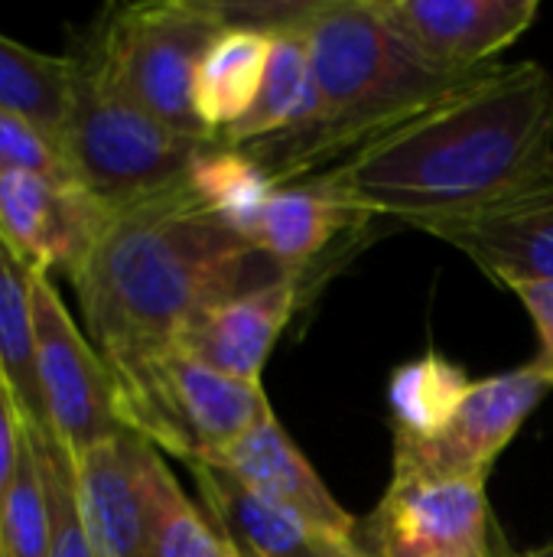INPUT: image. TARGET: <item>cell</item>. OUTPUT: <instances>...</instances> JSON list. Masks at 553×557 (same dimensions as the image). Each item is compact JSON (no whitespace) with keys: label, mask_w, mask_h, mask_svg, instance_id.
I'll return each mask as SVG.
<instances>
[{"label":"cell","mask_w":553,"mask_h":557,"mask_svg":"<svg viewBox=\"0 0 553 557\" xmlns=\"http://www.w3.org/2000/svg\"><path fill=\"white\" fill-rule=\"evenodd\" d=\"M553 163V75L495 62L326 170L368 215L407 225L473 212Z\"/></svg>","instance_id":"6da1fadb"},{"label":"cell","mask_w":553,"mask_h":557,"mask_svg":"<svg viewBox=\"0 0 553 557\" xmlns=\"http://www.w3.org/2000/svg\"><path fill=\"white\" fill-rule=\"evenodd\" d=\"M280 277L287 271L222 222L183 180L114 206L68 281L88 339L114 366L176 346L205 310Z\"/></svg>","instance_id":"7a4b0ae2"},{"label":"cell","mask_w":553,"mask_h":557,"mask_svg":"<svg viewBox=\"0 0 553 557\" xmlns=\"http://www.w3.org/2000/svg\"><path fill=\"white\" fill-rule=\"evenodd\" d=\"M290 13L310 42L319 121L290 147L251 153L277 186L345 163L365 144L417 117L450 88L476 75L430 69L388 26L375 0L293 3Z\"/></svg>","instance_id":"3957f363"},{"label":"cell","mask_w":553,"mask_h":557,"mask_svg":"<svg viewBox=\"0 0 553 557\" xmlns=\"http://www.w3.org/2000/svg\"><path fill=\"white\" fill-rule=\"evenodd\" d=\"M75 62L68 114L59 134L72 176L111 206H124L183 183L212 140H196L140 108L85 42Z\"/></svg>","instance_id":"277c9868"},{"label":"cell","mask_w":553,"mask_h":557,"mask_svg":"<svg viewBox=\"0 0 553 557\" xmlns=\"http://www.w3.org/2000/svg\"><path fill=\"white\" fill-rule=\"evenodd\" d=\"M108 369L121 424L186 467L212 463L271 414L264 385L228 379L176 346Z\"/></svg>","instance_id":"5b68a950"},{"label":"cell","mask_w":553,"mask_h":557,"mask_svg":"<svg viewBox=\"0 0 553 557\" xmlns=\"http://www.w3.org/2000/svg\"><path fill=\"white\" fill-rule=\"evenodd\" d=\"M228 23V3L147 0L111 10L91 26L88 39L108 75L140 108L186 137L212 140L196 117L192 85L205 49Z\"/></svg>","instance_id":"8992f818"},{"label":"cell","mask_w":553,"mask_h":557,"mask_svg":"<svg viewBox=\"0 0 553 557\" xmlns=\"http://www.w3.org/2000/svg\"><path fill=\"white\" fill-rule=\"evenodd\" d=\"M33 369L42 431L68 457L127 431L117 414L114 375L88 333L72 320L55 277L33 271Z\"/></svg>","instance_id":"52a82bcc"},{"label":"cell","mask_w":553,"mask_h":557,"mask_svg":"<svg viewBox=\"0 0 553 557\" xmlns=\"http://www.w3.org/2000/svg\"><path fill=\"white\" fill-rule=\"evenodd\" d=\"M551 392L553 369L544 359L473 382L463 408L437 437H394L391 476L489 480L495 460Z\"/></svg>","instance_id":"ba28073f"},{"label":"cell","mask_w":553,"mask_h":557,"mask_svg":"<svg viewBox=\"0 0 553 557\" xmlns=\"http://www.w3.org/2000/svg\"><path fill=\"white\" fill-rule=\"evenodd\" d=\"M359 548L368 557H502L492 548L486 480L391 476L359 522Z\"/></svg>","instance_id":"9c48e42d"},{"label":"cell","mask_w":553,"mask_h":557,"mask_svg":"<svg viewBox=\"0 0 553 557\" xmlns=\"http://www.w3.org/2000/svg\"><path fill=\"white\" fill-rule=\"evenodd\" d=\"M414 228L460 248L508 290L553 284V163L473 212Z\"/></svg>","instance_id":"30bf717a"},{"label":"cell","mask_w":553,"mask_h":557,"mask_svg":"<svg viewBox=\"0 0 553 557\" xmlns=\"http://www.w3.org/2000/svg\"><path fill=\"white\" fill-rule=\"evenodd\" d=\"M114 206L72 176L0 173V238L29 268L72 277Z\"/></svg>","instance_id":"8fae6325"},{"label":"cell","mask_w":553,"mask_h":557,"mask_svg":"<svg viewBox=\"0 0 553 557\" xmlns=\"http://www.w3.org/2000/svg\"><path fill=\"white\" fill-rule=\"evenodd\" d=\"M388 26L437 72L473 75L531 29L541 0H375Z\"/></svg>","instance_id":"7c38bea8"},{"label":"cell","mask_w":553,"mask_h":557,"mask_svg":"<svg viewBox=\"0 0 553 557\" xmlns=\"http://www.w3.org/2000/svg\"><path fill=\"white\" fill-rule=\"evenodd\" d=\"M202 467L228 473L235 483L274 503L277 509L297 516L323 539L345 548H359V519L349 509H342V503L323 483L316 467L280 428L274 411L257 428H251L238 444H231L225 454Z\"/></svg>","instance_id":"4fadbf2b"},{"label":"cell","mask_w":553,"mask_h":557,"mask_svg":"<svg viewBox=\"0 0 553 557\" xmlns=\"http://www.w3.org/2000/svg\"><path fill=\"white\" fill-rule=\"evenodd\" d=\"M150 447L134 431H121L72 457L78 516L98 557H143Z\"/></svg>","instance_id":"5bb4252c"},{"label":"cell","mask_w":553,"mask_h":557,"mask_svg":"<svg viewBox=\"0 0 553 557\" xmlns=\"http://www.w3.org/2000/svg\"><path fill=\"white\" fill-rule=\"evenodd\" d=\"M261 20L274 29V52L254 108L218 137V144L248 153H271L306 137L319 121V88L310 59V42L290 7H267Z\"/></svg>","instance_id":"9a60e30c"},{"label":"cell","mask_w":553,"mask_h":557,"mask_svg":"<svg viewBox=\"0 0 553 557\" xmlns=\"http://www.w3.org/2000/svg\"><path fill=\"white\" fill-rule=\"evenodd\" d=\"M300 300V277L287 274L274 284L254 287L238 294L212 310H205L176 343L186 356L199 359L202 366L261 385L264 366L287 330Z\"/></svg>","instance_id":"2e32d148"},{"label":"cell","mask_w":553,"mask_h":557,"mask_svg":"<svg viewBox=\"0 0 553 557\" xmlns=\"http://www.w3.org/2000/svg\"><path fill=\"white\" fill-rule=\"evenodd\" d=\"M372 215L355 206L329 173L277 186L248 228V242L293 277L345 232L362 228Z\"/></svg>","instance_id":"e0dca14e"},{"label":"cell","mask_w":553,"mask_h":557,"mask_svg":"<svg viewBox=\"0 0 553 557\" xmlns=\"http://www.w3.org/2000/svg\"><path fill=\"white\" fill-rule=\"evenodd\" d=\"M189 473L202 496V509L238 557H336L345 548L323 539L297 516L254 496L215 467L196 463Z\"/></svg>","instance_id":"ac0fdd59"},{"label":"cell","mask_w":553,"mask_h":557,"mask_svg":"<svg viewBox=\"0 0 553 557\" xmlns=\"http://www.w3.org/2000/svg\"><path fill=\"white\" fill-rule=\"evenodd\" d=\"M274 52V29L264 20H241L231 7V23L205 49L192 108L212 140L228 134L257 101Z\"/></svg>","instance_id":"d6986e66"},{"label":"cell","mask_w":553,"mask_h":557,"mask_svg":"<svg viewBox=\"0 0 553 557\" xmlns=\"http://www.w3.org/2000/svg\"><path fill=\"white\" fill-rule=\"evenodd\" d=\"M143 557H238L231 542L215 529L166 467L163 454H147V529Z\"/></svg>","instance_id":"ffe728a7"},{"label":"cell","mask_w":553,"mask_h":557,"mask_svg":"<svg viewBox=\"0 0 553 557\" xmlns=\"http://www.w3.org/2000/svg\"><path fill=\"white\" fill-rule=\"evenodd\" d=\"M469 392H473V379L466 375V369L437 352L404 362L388 385L394 437H407V441L437 437L463 408Z\"/></svg>","instance_id":"44dd1931"},{"label":"cell","mask_w":553,"mask_h":557,"mask_svg":"<svg viewBox=\"0 0 553 557\" xmlns=\"http://www.w3.org/2000/svg\"><path fill=\"white\" fill-rule=\"evenodd\" d=\"M72 55H46L0 36V111H10L59 140L72 98Z\"/></svg>","instance_id":"7402d4cb"},{"label":"cell","mask_w":553,"mask_h":557,"mask_svg":"<svg viewBox=\"0 0 553 557\" xmlns=\"http://www.w3.org/2000/svg\"><path fill=\"white\" fill-rule=\"evenodd\" d=\"M186 183L238 235H248L261 206L277 189L271 173L248 150H238L218 140L202 147Z\"/></svg>","instance_id":"603a6c76"},{"label":"cell","mask_w":553,"mask_h":557,"mask_svg":"<svg viewBox=\"0 0 553 557\" xmlns=\"http://www.w3.org/2000/svg\"><path fill=\"white\" fill-rule=\"evenodd\" d=\"M0 375L13 385L26 418L42 428L33 369V271L0 238Z\"/></svg>","instance_id":"cb8c5ba5"},{"label":"cell","mask_w":553,"mask_h":557,"mask_svg":"<svg viewBox=\"0 0 553 557\" xmlns=\"http://www.w3.org/2000/svg\"><path fill=\"white\" fill-rule=\"evenodd\" d=\"M0 552L3 557H49L52 506L36 454V424L29 421L26 447L0 503Z\"/></svg>","instance_id":"d4e9b609"},{"label":"cell","mask_w":553,"mask_h":557,"mask_svg":"<svg viewBox=\"0 0 553 557\" xmlns=\"http://www.w3.org/2000/svg\"><path fill=\"white\" fill-rule=\"evenodd\" d=\"M36 454H39L42 480L49 490V506H52V552L49 557H98L85 535L81 516H78L72 457L39 424H36Z\"/></svg>","instance_id":"484cf974"},{"label":"cell","mask_w":553,"mask_h":557,"mask_svg":"<svg viewBox=\"0 0 553 557\" xmlns=\"http://www.w3.org/2000/svg\"><path fill=\"white\" fill-rule=\"evenodd\" d=\"M0 173L72 176L62 144L10 111H0Z\"/></svg>","instance_id":"4316f807"},{"label":"cell","mask_w":553,"mask_h":557,"mask_svg":"<svg viewBox=\"0 0 553 557\" xmlns=\"http://www.w3.org/2000/svg\"><path fill=\"white\" fill-rule=\"evenodd\" d=\"M26 434H29V418L13 392V385L0 375V503H3L10 480L16 476V467H20V457L26 447Z\"/></svg>","instance_id":"83f0119b"},{"label":"cell","mask_w":553,"mask_h":557,"mask_svg":"<svg viewBox=\"0 0 553 557\" xmlns=\"http://www.w3.org/2000/svg\"><path fill=\"white\" fill-rule=\"evenodd\" d=\"M515 294H518V300L525 304V310L535 320V330H538V339H541V359L553 369V284L521 287Z\"/></svg>","instance_id":"f1b7e54d"},{"label":"cell","mask_w":553,"mask_h":557,"mask_svg":"<svg viewBox=\"0 0 553 557\" xmlns=\"http://www.w3.org/2000/svg\"><path fill=\"white\" fill-rule=\"evenodd\" d=\"M512 557H553V542L541 545V548H535V552H525V555H512Z\"/></svg>","instance_id":"f546056e"},{"label":"cell","mask_w":553,"mask_h":557,"mask_svg":"<svg viewBox=\"0 0 553 557\" xmlns=\"http://www.w3.org/2000/svg\"><path fill=\"white\" fill-rule=\"evenodd\" d=\"M336 557H368V555H365L362 548H342Z\"/></svg>","instance_id":"4dcf8cb0"},{"label":"cell","mask_w":553,"mask_h":557,"mask_svg":"<svg viewBox=\"0 0 553 557\" xmlns=\"http://www.w3.org/2000/svg\"><path fill=\"white\" fill-rule=\"evenodd\" d=\"M502 557H512V555H508V552H502Z\"/></svg>","instance_id":"1f68e13d"},{"label":"cell","mask_w":553,"mask_h":557,"mask_svg":"<svg viewBox=\"0 0 553 557\" xmlns=\"http://www.w3.org/2000/svg\"><path fill=\"white\" fill-rule=\"evenodd\" d=\"M0 557H3V552H0Z\"/></svg>","instance_id":"d6a6232c"}]
</instances>
